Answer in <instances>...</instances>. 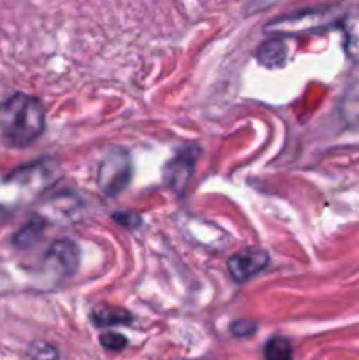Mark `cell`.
Returning a JSON list of instances; mask_svg holds the SVG:
<instances>
[{"mask_svg": "<svg viewBox=\"0 0 359 360\" xmlns=\"http://www.w3.org/2000/svg\"><path fill=\"white\" fill-rule=\"evenodd\" d=\"M46 115L41 101L14 94L0 104V134L13 148H25L44 132Z\"/></svg>", "mask_w": 359, "mask_h": 360, "instance_id": "obj_1", "label": "cell"}, {"mask_svg": "<svg viewBox=\"0 0 359 360\" xmlns=\"http://www.w3.org/2000/svg\"><path fill=\"white\" fill-rule=\"evenodd\" d=\"M130 176H132V164L129 153L122 148H113L99 165L97 181L106 195L115 197L129 185Z\"/></svg>", "mask_w": 359, "mask_h": 360, "instance_id": "obj_2", "label": "cell"}, {"mask_svg": "<svg viewBox=\"0 0 359 360\" xmlns=\"http://www.w3.org/2000/svg\"><path fill=\"white\" fill-rule=\"evenodd\" d=\"M197 157H199V150L196 146H187L165 164L164 179L169 188L175 190L178 195H182L189 186L194 169H196Z\"/></svg>", "mask_w": 359, "mask_h": 360, "instance_id": "obj_3", "label": "cell"}, {"mask_svg": "<svg viewBox=\"0 0 359 360\" xmlns=\"http://www.w3.org/2000/svg\"><path fill=\"white\" fill-rule=\"evenodd\" d=\"M44 266L56 276L70 278L80 266V250L69 239H60L46 253Z\"/></svg>", "mask_w": 359, "mask_h": 360, "instance_id": "obj_4", "label": "cell"}, {"mask_svg": "<svg viewBox=\"0 0 359 360\" xmlns=\"http://www.w3.org/2000/svg\"><path fill=\"white\" fill-rule=\"evenodd\" d=\"M270 264V257L264 250H245L236 255H232L227 262V269L231 273L232 280L243 283L250 280L260 271H264Z\"/></svg>", "mask_w": 359, "mask_h": 360, "instance_id": "obj_5", "label": "cell"}, {"mask_svg": "<svg viewBox=\"0 0 359 360\" xmlns=\"http://www.w3.org/2000/svg\"><path fill=\"white\" fill-rule=\"evenodd\" d=\"M340 30L344 34L345 55L354 63H359V6L344 14L340 20Z\"/></svg>", "mask_w": 359, "mask_h": 360, "instance_id": "obj_6", "label": "cell"}, {"mask_svg": "<svg viewBox=\"0 0 359 360\" xmlns=\"http://www.w3.org/2000/svg\"><path fill=\"white\" fill-rule=\"evenodd\" d=\"M340 115L348 127L359 129V83L351 86L340 104Z\"/></svg>", "mask_w": 359, "mask_h": 360, "instance_id": "obj_7", "label": "cell"}, {"mask_svg": "<svg viewBox=\"0 0 359 360\" xmlns=\"http://www.w3.org/2000/svg\"><path fill=\"white\" fill-rule=\"evenodd\" d=\"M285 56H287V46H285L282 41L264 42V44L259 48V53H257L259 62L266 67L284 65Z\"/></svg>", "mask_w": 359, "mask_h": 360, "instance_id": "obj_8", "label": "cell"}, {"mask_svg": "<svg viewBox=\"0 0 359 360\" xmlns=\"http://www.w3.org/2000/svg\"><path fill=\"white\" fill-rule=\"evenodd\" d=\"M94 320L97 326H122L132 320V315L120 308H97L94 311Z\"/></svg>", "mask_w": 359, "mask_h": 360, "instance_id": "obj_9", "label": "cell"}, {"mask_svg": "<svg viewBox=\"0 0 359 360\" xmlns=\"http://www.w3.org/2000/svg\"><path fill=\"white\" fill-rule=\"evenodd\" d=\"M42 227H44V225H42L41 220L28 221L27 225H23V227L14 234L13 243L18 248H28V246H32L37 241L39 236H41L42 232Z\"/></svg>", "mask_w": 359, "mask_h": 360, "instance_id": "obj_10", "label": "cell"}, {"mask_svg": "<svg viewBox=\"0 0 359 360\" xmlns=\"http://www.w3.org/2000/svg\"><path fill=\"white\" fill-rule=\"evenodd\" d=\"M266 360H292V347L284 338H273L264 347Z\"/></svg>", "mask_w": 359, "mask_h": 360, "instance_id": "obj_11", "label": "cell"}, {"mask_svg": "<svg viewBox=\"0 0 359 360\" xmlns=\"http://www.w3.org/2000/svg\"><path fill=\"white\" fill-rule=\"evenodd\" d=\"M101 345L106 348V350L120 352L127 347V340H125V336H122V334L108 333V334H102L101 336Z\"/></svg>", "mask_w": 359, "mask_h": 360, "instance_id": "obj_12", "label": "cell"}, {"mask_svg": "<svg viewBox=\"0 0 359 360\" xmlns=\"http://www.w3.org/2000/svg\"><path fill=\"white\" fill-rule=\"evenodd\" d=\"M30 355L34 360H56V350L49 345L37 343L30 350Z\"/></svg>", "mask_w": 359, "mask_h": 360, "instance_id": "obj_13", "label": "cell"}, {"mask_svg": "<svg viewBox=\"0 0 359 360\" xmlns=\"http://www.w3.org/2000/svg\"><path fill=\"white\" fill-rule=\"evenodd\" d=\"M231 333L238 338H246L256 333V323L246 322V320H238V322L232 323Z\"/></svg>", "mask_w": 359, "mask_h": 360, "instance_id": "obj_14", "label": "cell"}, {"mask_svg": "<svg viewBox=\"0 0 359 360\" xmlns=\"http://www.w3.org/2000/svg\"><path fill=\"white\" fill-rule=\"evenodd\" d=\"M115 220H118L120 224L125 225V227H137L139 225V217H137L136 213H130V211H127V213L123 214H115Z\"/></svg>", "mask_w": 359, "mask_h": 360, "instance_id": "obj_15", "label": "cell"}]
</instances>
